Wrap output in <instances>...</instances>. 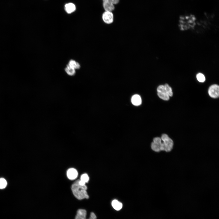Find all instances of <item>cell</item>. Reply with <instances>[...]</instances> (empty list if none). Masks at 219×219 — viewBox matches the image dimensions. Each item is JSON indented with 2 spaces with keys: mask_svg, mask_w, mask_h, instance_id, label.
Segmentation results:
<instances>
[{
  "mask_svg": "<svg viewBox=\"0 0 219 219\" xmlns=\"http://www.w3.org/2000/svg\"><path fill=\"white\" fill-rule=\"evenodd\" d=\"M153 142L156 144L159 152L164 151L169 152L173 148V141L166 134H162L161 138L158 137L154 138Z\"/></svg>",
  "mask_w": 219,
  "mask_h": 219,
  "instance_id": "6da1fadb",
  "label": "cell"
},
{
  "mask_svg": "<svg viewBox=\"0 0 219 219\" xmlns=\"http://www.w3.org/2000/svg\"><path fill=\"white\" fill-rule=\"evenodd\" d=\"M87 187L85 185L82 186L78 183V180L72 185L71 189L74 196L78 200H82L89 198L86 190Z\"/></svg>",
  "mask_w": 219,
  "mask_h": 219,
  "instance_id": "7a4b0ae2",
  "label": "cell"
},
{
  "mask_svg": "<svg viewBox=\"0 0 219 219\" xmlns=\"http://www.w3.org/2000/svg\"><path fill=\"white\" fill-rule=\"evenodd\" d=\"M87 211L84 209H80L76 212L75 219H96L97 217L95 214L93 212L90 213L89 217L87 218Z\"/></svg>",
  "mask_w": 219,
  "mask_h": 219,
  "instance_id": "3957f363",
  "label": "cell"
},
{
  "mask_svg": "<svg viewBox=\"0 0 219 219\" xmlns=\"http://www.w3.org/2000/svg\"><path fill=\"white\" fill-rule=\"evenodd\" d=\"M208 93L209 96L213 98H217L219 96V86L217 84L211 85L209 88Z\"/></svg>",
  "mask_w": 219,
  "mask_h": 219,
  "instance_id": "277c9868",
  "label": "cell"
},
{
  "mask_svg": "<svg viewBox=\"0 0 219 219\" xmlns=\"http://www.w3.org/2000/svg\"><path fill=\"white\" fill-rule=\"evenodd\" d=\"M157 95L158 97L164 100H168L169 99V96L165 92L164 85H160L157 88Z\"/></svg>",
  "mask_w": 219,
  "mask_h": 219,
  "instance_id": "5b68a950",
  "label": "cell"
},
{
  "mask_svg": "<svg viewBox=\"0 0 219 219\" xmlns=\"http://www.w3.org/2000/svg\"><path fill=\"white\" fill-rule=\"evenodd\" d=\"M102 18L104 22L107 24H110L113 21V15L112 12L105 11L103 14Z\"/></svg>",
  "mask_w": 219,
  "mask_h": 219,
  "instance_id": "8992f818",
  "label": "cell"
},
{
  "mask_svg": "<svg viewBox=\"0 0 219 219\" xmlns=\"http://www.w3.org/2000/svg\"><path fill=\"white\" fill-rule=\"evenodd\" d=\"M114 5L109 0L103 1V6L105 11L112 12L114 9Z\"/></svg>",
  "mask_w": 219,
  "mask_h": 219,
  "instance_id": "52a82bcc",
  "label": "cell"
},
{
  "mask_svg": "<svg viewBox=\"0 0 219 219\" xmlns=\"http://www.w3.org/2000/svg\"><path fill=\"white\" fill-rule=\"evenodd\" d=\"M67 176L69 179L74 180L77 177L78 172L75 169L71 168L67 171Z\"/></svg>",
  "mask_w": 219,
  "mask_h": 219,
  "instance_id": "ba28073f",
  "label": "cell"
},
{
  "mask_svg": "<svg viewBox=\"0 0 219 219\" xmlns=\"http://www.w3.org/2000/svg\"><path fill=\"white\" fill-rule=\"evenodd\" d=\"M131 101L132 103L136 106L140 105L141 103V99L140 96L137 94L132 96Z\"/></svg>",
  "mask_w": 219,
  "mask_h": 219,
  "instance_id": "9c48e42d",
  "label": "cell"
},
{
  "mask_svg": "<svg viewBox=\"0 0 219 219\" xmlns=\"http://www.w3.org/2000/svg\"><path fill=\"white\" fill-rule=\"evenodd\" d=\"M64 8L66 12L69 14L74 12L76 9L75 5L71 3L66 4L65 5Z\"/></svg>",
  "mask_w": 219,
  "mask_h": 219,
  "instance_id": "30bf717a",
  "label": "cell"
},
{
  "mask_svg": "<svg viewBox=\"0 0 219 219\" xmlns=\"http://www.w3.org/2000/svg\"><path fill=\"white\" fill-rule=\"evenodd\" d=\"M111 204L113 208L117 211L121 210L123 206L122 203L116 200H113Z\"/></svg>",
  "mask_w": 219,
  "mask_h": 219,
  "instance_id": "8fae6325",
  "label": "cell"
},
{
  "mask_svg": "<svg viewBox=\"0 0 219 219\" xmlns=\"http://www.w3.org/2000/svg\"><path fill=\"white\" fill-rule=\"evenodd\" d=\"M68 65L75 69H78L80 67V65L79 63L73 60L70 61Z\"/></svg>",
  "mask_w": 219,
  "mask_h": 219,
  "instance_id": "7c38bea8",
  "label": "cell"
},
{
  "mask_svg": "<svg viewBox=\"0 0 219 219\" xmlns=\"http://www.w3.org/2000/svg\"><path fill=\"white\" fill-rule=\"evenodd\" d=\"M65 71L67 74L70 76H73L75 74V69L67 65L65 68Z\"/></svg>",
  "mask_w": 219,
  "mask_h": 219,
  "instance_id": "4fadbf2b",
  "label": "cell"
},
{
  "mask_svg": "<svg viewBox=\"0 0 219 219\" xmlns=\"http://www.w3.org/2000/svg\"><path fill=\"white\" fill-rule=\"evenodd\" d=\"M165 90L166 93L170 96L173 95V92L171 88L167 84L164 85Z\"/></svg>",
  "mask_w": 219,
  "mask_h": 219,
  "instance_id": "5bb4252c",
  "label": "cell"
},
{
  "mask_svg": "<svg viewBox=\"0 0 219 219\" xmlns=\"http://www.w3.org/2000/svg\"><path fill=\"white\" fill-rule=\"evenodd\" d=\"M196 78L198 81L201 82H203L205 80L204 75L202 73H199L196 75Z\"/></svg>",
  "mask_w": 219,
  "mask_h": 219,
  "instance_id": "9a60e30c",
  "label": "cell"
},
{
  "mask_svg": "<svg viewBox=\"0 0 219 219\" xmlns=\"http://www.w3.org/2000/svg\"><path fill=\"white\" fill-rule=\"evenodd\" d=\"M7 182L5 179L3 178H0V189L5 188L6 186Z\"/></svg>",
  "mask_w": 219,
  "mask_h": 219,
  "instance_id": "2e32d148",
  "label": "cell"
},
{
  "mask_svg": "<svg viewBox=\"0 0 219 219\" xmlns=\"http://www.w3.org/2000/svg\"><path fill=\"white\" fill-rule=\"evenodd\" d=\"M89 179V177L88 175L86 174H84L81 176L80 180L86 183L88 182Z\"/></svg>",
  "mask_w": 219,
  "mask_h": 219,
  "instance_id": "e0dca14e",
  "label": "cell"
},
{
  "mask_svg": "<svg viewBox=\"0 0 219 219\" xmlns=\"http://www.w3.org/2000/svg\"><path fill=\"white\" fill-rule=\"evenodd\" d=\"M113 4H117L119 3V0H109Z\"/></svg>",
  "mask_w": 219,
  "mask_h": 219,
  "instance_id": "ac0fdd59",
  "label": "cell"
},
{
  "mask_svg": "<svg viewBox=\"0 0 219 219\" xmlns=\"http://www.w3.org/2000/svg\"><path fill=\"white\" fill-rule=\"evenodd\" d=\"M102 0L103 1L107 0Z\"/></svg>",
  "mask_w": 219,
  "mask_h": 219,
  "instance_id": "d6986e66",
  "label": "cell"
}]
</instances>
